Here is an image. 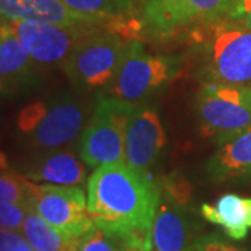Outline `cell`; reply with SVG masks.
<instances>
[{"label": "cell", "instance_id": "7402d4cb", "mask_svg": "<svg viewBox=\"0 0 251 251\" xmlns=\"http://www.w3.org/2000/svg\"><path fill=\"white\" fill-rule=\"evenodd\" d=\"M75 251H125V247L113 236L95 226L91 232L78 239Z\"/></svg>", "mask_w": 251, "mask_h": 251}, {"label": "cell", "instance_id": "7c38bea8", "mask_svg": "<svg viewBox=\"0 0 251 251\" xmlns=\"http://www.w3.org/2000/svg\"><path fill=\"white\" fill-rule=\"evenodd\" d=\"M206 162V173L214 181L251 179V126L224 143Z\"/></svg>", "mask_w": 251, "mask_h": 251}, {"label": "cell", "instance_id": "e0dca14e", "mask_svg": "<svg viewBox=\"0 0 251 251\" xmlns=\"http://www.w3.org/2000/svg\"><path fill=\"white\" fill-rule=\"evenodd\" d=\"M35 60L20 44L16 34L6 21L0 23V78L3 82L16 84L31 78ZM7 85V84H6Z\"/></svg>", "mask_w": 251, "mask_h": 251}, {"label": "cell", "instance_id": "5bb4252c", "mask_svg": "<svg viewBox=\"0 0 251 251\" xmlns=\"http://www.w3.org/2000/svg\"><path fill=\"white\" fill-rule=\"evenodd\" d=\"M193 230L183 206L162 197L155 214L152 243L156 251H187L193 244Z\"/></svg>", "mask_w": 251, "mask_h": 251}, {"label": "cell", "instance_id": "d4e9b609", "mask_svg": "<svg viewBox=\"0 0 251 251\" xmlns=\"http://www.w3.org/2000/svg\"><path fill=\"white\" fill-rule=\"evenodd\" d=\"M187 251H247L237 249L216 234H208L196 239Z\"/></svg>", "mask_w": 251, "mask_h": 251}, {"label": "cell", "instance_id": "cb8c5ba5", "mask_svg": "<svg viewBox=\"0 0 251 251\" xmlns=\"http://www.w3.org/2000/svg\"><path fill=\"white\" fill-rule=\"evenodd\" d=\"M46 110H48V105L45 102H35L25 106L18 115L17 123L20 131L31 134L42 122V119L46 115Z\"/></svg>", "mask_w": 251, "mask_h": 251}, {"label": "cell", "instance_id": "4316f807", "mask_svg": "<svg viewBox=\"0 0 251 251\" xmlns=\"http://www.w3.org/2000/svg\"><path fill=\"white\" fill-rule=\"evenodd\" d=\"M225 18L251 29V0H239L229 9Z\"/></svg>", "mask_w": 251, "mask_h": 251}, {"label": "cell", "instance_id": "9c48e42d", "mask_svg": "<svg viewBox=\"0 0 251 251\" xmlns=\"http://www.w3.org/2000/svg\"><path fill=\"white\" fill-rule=\"evenodd\" d=\"M226 0H145L143 23L153 35L169 36L226 16Z\"/></svg>", "mask_w": 251, "mask_h": 251}, {"label": "cell", "instance_id": "5b68a950", "mask_svg": "<svg viewBox=\"0 0 251 251\" xmlns=\"http://www.w3.org/2000/svg\"><path fill=\"white\" fill-rule=\"evenodd\" d=\"M180 57L147 53L140 41H131L115 80L109 85L110 97L135 103L169 84L180 73Z\"/></svg>", "mask_w": 251, "mask_h": 251}, {"label": "cell", "instance_id": "52a82bcc", "mask_svg": "<svg viewBox=\"0 0 251 251\" xmlns=\"http://www.w3.org/2000/svg\"><path fill=\"white\" fill-rule=\"evenodd\" d=\"M29 204L70 242H77L95 227L88 201L80 187L34 183Z\"/></svg>", "mask_w": 251, "mask_h": 251}, {"label": "cell", "instance_id": "484cf974", "mask_svg": "<svg viewBox=\"0 0 251 251\" xmlns=\"http://www.w3.org/2000/svg\"><path fill=\"white\" fill-rule=\"evenodd\" d=\"M0 251H34L18 230L0 227Z\"/></svg>", "mask_w": 251, "mask_h": 251}, {"label": "cell", "instance_id": "3957f363", "mask_svg": "<svg viewBox=\"0 0 251 251\" xmlns=\"http://www.w3.org/2000/svg\"><path fill=\"white\" fill-rule=\"evenodd\" d=\"M134 103L115 97H100L80 140V155L90 166L125 162L126 133Z\"/></svg>", "mask_w": 251, "mask_h": 251}, {"label": "cell", "instance_id": "f546056e", "mask_svg": "<svg viewBox=\"0 0 251 251\" xmlns=\"http://www.w3.org/2000/svg\"><path fill=\"white\" fill-rule=\"evenodd\" d=\"M125 251H135V250H130V249H125Z\"/></svg>", "mask_w": 251, "mask_h": 251}, {"label": "cell", "instance_id": "ffe728a7", "mask_svg": "<svg viewBox=\"0 0 251 251\" xmlns=\"http://www.w3.org/2000/svg\"><path fill=\"white\" fill-rule=\"evenodd\" d=\"M34 181L0 168V202L29 204ZM31 205V204H29Z\"/></svg>", "mask_w": 251, "mask_h": 251}, {"label": "cell", "instance_id": "603a6c76", "mask_svg": "<svg viewBox=\"0 0 251 251\" xmlns=\"http://www.w3.org/2000/svg\"><path fill=\"white\" fill-rule=\"evenodd\" d=\"M29 208H31L29 204L6 202V201L0 202V227L21 232V227Z\"/></svg>", "mask_w": 251, "mask_h": 251}, {"label": "cell", "instance_id": "277c9868", "mask_svg": "<svg viewBox=\"0 0 251 251\" xmlns=\"http://www.w3.org/2000/svg\"><path fill=\"white\" fill-rule=\"evenodd\" d=\"M130 42L108 31H95L85 36L63 63L67 78L81 91L109 87L122 66Z\"/></svg>", "mask_w": 251, "mask_h": 251}, {"label": "cell", "instance_id": "9a60e30c", "mask_svg": "<svg viewBox=\"0 0 251 251\" xmlns=\"http://www.w3.org/2000/svg\"><path fill=\"white\" fill-rule=\"evenodd\" d=\"M201 215L221 226L230 239L243 240L251 229V198L239 194H224L215 204H202Z\"/></svg>", "mask_w": 251, "mask_h": 251}, {"label": "cell", "instance_id": "6da1fadb", "mask_svg": "<svg viewBox=\"0 0 251 251\" xmlns=\"http://www.w3.org/2000/svg\"><path fill=\"white\" fill-rule=\"evenodd\" d=\"M88 209L95 226L125 249L152 251V226L161 187L126 163L99 166L87 184Z\"/></svg>", "mask_w": 251, "mask_h": 251}, {"label": "cell", "instance_id": "8992f818", "mask_svg": "<svg viewBox=\"0 0 251 251\" xmlns=\"http://www.w3.org/2000/svg\"><path fill=\"white\" fill-rule=\"evenodd\" d=\"M196 113L204 137L224 143L251 126L249 88L226 84H202L196 98Z\"/></svg>", "mask_w": 251, "mask_h": 251}, {"label": "cell", "instance_id": "ac0fdd59", "mask_svg": "<svg viewBox=\"0 0 251 251\" xmlns=\"http://www.w3.org/2000/svg\"><path fill=\"white\" fill-rule=\"evenodd\" d=\"M21 233L34 251H75L78 242L67 240L53 226L38 215L32 206L25 216Z\"/></svg>", "mask_w": 251, "mask_h": 251}, {"label": "cell", "instance_id": "2e32d148", "mask_svg": "<svg viewBox=\"0 0 251 251\" xmlns=\"http://www.w3.org/2000/svg\"><path fill=\"white\" fill-rule=\"evenodd\" d=\"M24 177L36 184L77 187L85 180V168L72 152H53L36 161Z\"/></svg>", "mask_w": 251, "mask_h": 251}, {"label": "cell", "instance_id": "83f0119b", "mask_svg": "<svg viewBox=\"0 0 251 251\" xmlns=\"http://www.w3.org/2000/svg\"><path fill=\"white\" fill-rule=\"evenodd\" d=\"M226 1H227V6H229V9H230V7H232L233 4H236L239 0H226ZM227 11H229V10H227Z\"/></svg>", "mask_w": 251, "mask_h": 251}, {"label": "cell", "instance_id": "7a4b0ae2", "mask_svg": "<svg viewBox=\"0 0 251 251\" xmlns=\"http://www.w3.org/2000/svg\"><path fill=\"white\" fill-rule=\"evenodd\" d=\"M196 77L202 84L251 88V29L227 18H216L188 32Z\"/></svg>", "mask_w": 251, "mask_h": 251}, {"label": "cell", "instance_id": "4fadbf2b", "mask_svg": "<svg viewBox=\"0 0 251 251\" xmlns=\"http://www.w3.org/2000/svg\"><path fill=\"white\" fill-rule=\"evenodd\" d=\"M0 20H34L59 25L102 24L73 11L60 0H0Z\"/></svg>", "mask_w": 251, "mask_h": 251}, {"label": "cell", "instance_id": "d6986e66", "mask_svg": "<svg viewBox=\"0 0 251 251\" xmlns=\"http://www.w3.org/2000/svg\"><path fill=\"white\" fill-rule=\"evenodd\" d=\"M69 9L90 17L98 23L122 14H127L131 3L130 0H60Z\"/></svg>", "mask_w": 251, "mask_h": 251}, {"label": "cell", "instance_id": "8fae6325", "mask_svg": "<svg viewBox=\"0 0 251 251\" xmlns=\"http://www.w3.org/2000/svg\"><path fill=\"white\" fill-rule=\"evenodd\" d=\"M84 120L85 110L80 102L72 98L57 99L48 106L39 126L28 134V141L39 150L63 147L80 134Z\"/></svg>", "mask_w": 251, "mask_h": 251}, {"label": "cell", "instance_id": "44dd1931", "mask_svg": "<svg viewBox=\"0 0 251 251\" xmlns=\"http://www.w3.org/2000/svg\"><path fill=\"white\" fill-rule=\"evenodd\" d=\"M159 187H161L162 197L169 200L175 205L186 208L193 197L191 183L177 172H173L169 176L163 177Z\"/></svg>", "mask_w": 251, "mask_h": 251}, {"label": "cell", "instance_id": "ba28073f", "mask_svg": "<svg viewBox=\"0 0 251 251\" xmlns=\"http://www.w3.org/2000/svg\"><path fill=\"white\" fill-rule=\"evenodd\" d=\"M6 23L35 63L45 66L64 63L80 41L99 31L98 24L59 25L34 20Z\"/></svg>", "mask_w": 251, "mask_h": 251}, {"label": "cell", "instance_id": "f1b7e54d", "mask_svg": "<svg viewBox=\"0 0 251 251\" xmlns=\"http://www.w3.org/2000/svg\"><path fill=\"white\" fill-rule=\"evenodd\" d=\"M249 97H250V105H251V88L249 90Z\"/></svg>", "mask_w": 251, "mask_h": 251}, {"label": "cell", "instance_id": "30bf717a", "mask_svg": "<svg viewBox=\"0 0 251 251\" xmlns=\"http://www.w3.org/2000/svg\"><path fill=\"white\" fill-rule=\"evenodd\" d=\"M165 145L166 134L158 112L147 105L137 106L126 133V165L147 173L159 159Z\"/></svg>", "mask_w": 251, "mask_h": 251}]
</instances>
